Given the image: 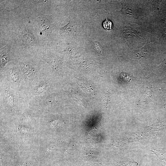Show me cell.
<instances>
[{
  "instance_id": "cell-1",
  "label": "cell",
  "mask_w": 166,
  "mask_h": 166,
  "mask_svg": "<svg viewBox=\"0 0 166 166\" xmlns=\"http://www.w3.org/2000/svg\"><path fill=\"white\" fill-rule=\"evenodd\" d=\"M1 50V67L2 68L7 62L11 60L12 56L9 45H7L2 48Z\"/></svg>"
},
{
  "instance_id": "cell-2",
  "label": "cell",
  "mask_w": 166,
  "mask_h": 166,
  "mask_svg": "<svg viewBox=\"0 0 166 166\" xmlns=\"http://www.w3.org/2000/svg\"><path fill=\"white\" fill-rule=\"evenodd\" d=\"M22 70L25 75L28 78L32 77L35 73V70L29 66L24 64L21 65Z\"/></svg>"
},
{
  "instance_id": "cell-3",
  "label": "cell",
  "mask_w": 166,
  "mask_h": 166,
  "mask_svg": "<svg viewBox=\"0 0 166 166\" xmlns=\"http://www.w3.org/2000/svg\"><path fill=\"white\" fill-rule=\"evenodd\" d=\"M6 102L8 107L11 109H14L15 105V101L13 94L9 90L6 91Z\"/></svg>"
},
{
  "instance_id": "cell-4",
  "label": "cell",
  "mask_w": 166,
  "mask_h": 166,
  "mask_svg": "<svg viewBox=\"0 0 166 166\" xmlns=\"http://www.w3.org/2000/svg\"><path fill=\"white\" fill-rule=\"evenodd\" d=\"M103 26L107 30H111L113 27V24L111 21L107 18L103 22Z\"/></svg>"
},
{
  "instance_id": "cell-5",
  "label": "cell",
  "mask_w": 166,
  "mask_h": 166,
  "mask_svg": "<svg viewBox=\"0 0 166 166\" xmlns=\"http://www.w3.org/2000/svg\"><path fill=\"white\" fill-rule=\"evenodd\" d=\"M47 87L46 84H44L38 87L35 91L34 93L36 94H39L42 93L46 89Z\"/></svg>"
},
{
  "instance_id": "cell-6",
  "label": "cell",
  "mask_w": 166,
  "mask_h": 166,
  "mask_svg": "<svg viewBox=\"0 0 166 166\" xmlns=\"http://www.w3.org/2000/svg\"><path fill=\"white\" fill-rule=\"evenodd\" d=\"M11 77L14 82H17L19 79V75L16 71L15 70H12L11 73Z\"/></svg>"
},
{
  "instance_id": "cell-7",
  "label": "cell",
  "mask_w": 166,
  "mask_h": 166,
  "mask_svg": "<svg viewBox=\"0 0 166 166\" xmlns=\"http://www.w3.org/2000/svg\"><path fill=\"white\" fill-rule=\"evenodd\" d=\"M122 75H123L124 78L129 81H130L132 77V76L126 73L122 74Z\"/></svg>"
}]
</instances>
